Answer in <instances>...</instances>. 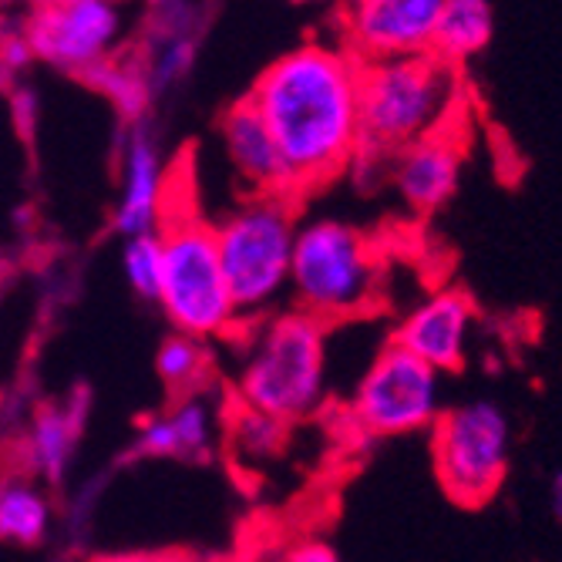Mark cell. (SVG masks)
Returning <instances> with one entry per match:
<instances>
[{
  "label": "cell",
  "mask_w": 562,
  "mask_h": 562,
  "mask_svg": "<svg viewBox=\"0 0 562 562\" xmlns=\"http://www.w3.org/2000/svg\"><path fill=\"white\" fill-rule=\"evenodd\" d=\"M391 182L415 213H435L462 182V142L454 132L428 135L391 159Z\"/></svg>",
  "instance_id": "13"
},
{
  "label": "cell",
  "mask_w": 562,
  "mask_h": 562,
  "mask_svg": "<svg viewBox=\"0 0 562 562\" xmlns=\"http://www.w3.org/2000/svg\"><path fill=\"white\" fill-rule=\"evenodd\" d=\"M324 324L300 311L267 321L239 371L243 404L280 425L314 415L324 404Z\"/></svg>",
  "instance_id": "4"
},
{
  "label": "cell",
  "mask_w": 562,
  "mask_h": 562,
  "mask_svg": "<svg viewBox=\"0 0 562 562\" xmlns=\"http://www.w3.org/2000/svg\"><path fill=\"white\" fill-rule=\"evenodd\" d=\"M267 562H340L334 546L324 539H293L286 546H280L277 552H270Z\"/></svg>",
  "instance_id": "24"
},
{
  "label": "cell",
  "mask_w": 562,
  "mask_h": 562,
  "mask_svg": "<svg viewBox=\"0 0 562 562\" xmlns=\"http://www.w3.org/2000/svg\"><path fill=\"white\" fill-rule=\"evenodd\" d=\"M206 347L202 340H192V337H169L162 347H159V357H156V368H159V378L172 387V391H186L192 387L202 374H206Z\"/></svg>",
  "instance_id": "21"
},
{
  "label": "cell",
  "mask_w": 562,
  "mask_h": 562,
  "mask_svg": "<svg viewBox=\"0 0 562 562\" xmlns=\"http://www.w3.org/2000/svg\"><path fill=\"white\" fill-rule=\"evenodd\" d=\"M552 513L559 516L562 513V479L552 475Z\"/></svg>",
  "instance_id": "27"
},
{
  "label": "cell",
  "mask_w": 562,
  "mask_h": 562,
  "mask_svg": "<svg viewBox=\"0 0 562 562\" xmlns=\"http://www.w3.org/2000/svg\"><path fill=\"white\" fill-rule=\"evenodd\" d=\"M88 85H94L101 94L112 98L115 112L122 115L125 125H138L148 119V109H151V85H148V75H145V65L142 58H132V55H115L109 61H101L98 68L85 71L81 75Z\"/></svg>",
  "instance_id": "17"
},
{
  "label": "cell",
  "mask_w": 562,
  "mask_h": 562,
  "mask_svg": "<svg viewBox=\"0 0 562 562\" xmlns=\"http://www.w3.org/2000/svg\"><path fill=\"white\" fill-rule=\"evenodd\" d=\"M296 311L314 321H340L368 311L381 286V263L371 239L340 220L296 226L290 280Z\"/></svg>",
  "instance_id": "5"
},
{
  "label": "cell",
  "mask_w": 562,
  "mask_h": 562,
  "mask_svg": "<svg viewBox=\"0 0 562 562\" xmlns=\"http://www.w3.org/2000/svg\"><path fill=\"white\" fill-rule=\"evenodd\" d=\"M472 324H475L472 296L458 286H448V290L431 293L425 303H418L415 311L397 324L391 340L404 347L407 353H415L418 361H425L438 374L458 371L465 364Z\"/></svg>",
  "instance_id": "11"
},
{
  "label": "cell",
  "mask_w": 562,
  "mask_h": 562,
  "mask_svg": "<svg viewBox=\"0 0 562 562\" xmlns=\"http://www.w3.org/2000/svg\"><path fill=\"white\" fill-rule=\"evenodd\" d=\"M293 202V195H249L213 223L220 270L239 317L267 311L286 290L296 236Z\"/></svg>",
  "instance_id": "6"
},
{
  "label": "cell",
  "mask_w": 562,
  "mask_h": 562,
  "mask_svg": "<svg viewBox=\"0 0 562 562\" xmlns=\"http://www.w3.org/2000/svg\"><path fill=\"white\" fill-rule=\"evenodd\" d=\"M462 109V75L435 55L361 65V91H357L361 142L353 156L391 162L401 148L454 128Z\"/></svg>",
  "instance_id": "2"
},
{
  "label": "cell",
  "mask_w": 562,
  "mask_h": 562,
  "mask_svg": "<svg viewBox=\"0 0 562 562\" xmlns=\"http://www.w3.org/2000/svg\"><path fill=\"white\" fill-rule=\"evenodd\" d=\"M441 415V374L387 340L353 394L357 428L368 435H407L431 428Z\"/></svg>",
  "instance_id": "8"
},
{
  "label": "cell",
  "mask_w": 562,
  "mask_h": 562,
  "mask_svg": "<svg viewBox=\"0 0 562 562\" xmlns=\"http://www.w3.org/2000/svg\"><path fill=\"white\" fill-rule=\"evenodd\" d=\"M495 37V11L485 0H441L435 37H431V55L445 61L448 68H458L482 50Z\"/></svg>",
  "instance_id": "15"
},
{
  "label": "cell",
  "mask_w": 562,
  "mask_h": 562,
  "mask_svg": "<svg viewBox=\"0 0 562 562\" xmlns=\"http://www.w3.org/2000/svg\"><path fill=\"white\" fill-rule=\"evenodd\" d=\"M109 562H176L166 555H125V559H109Z\"/></svg>",
  "instance_id": "28"
},
{
  "label": "cell",
  "mask_w": 562,
  "mask_h": 562,
  "mask_svg": "<svg viewBox=\"0 0 562 562\" xmlns=\"http://www.w3.org/2000/svg\"><path fill=\"white\" fill-rule=\"evenodd\" d=\"M280 438H283V425L267 415L249 412V407L236 422V441H239L243 454H273L280 448Z\"/></svg>",
  "instance_id": "23"
},
{
  "label": "cell",
  "mask_w": 562,
  "mask_h": 562,
  "mask_svg": "<svg viewBox=\"0 0 562 562\" xmlns=\"http://www.w3.org/2000/svg\"><path fill=\"white\" fill-rule=\"evenodd\" d=\"M192 14L179 24H169V27L156 24V41H151L148 55L142 58L151 94L179 85L192 71V65L199 58V37L192 34Z\"/></svg>",
  "instance_id": "19"
},
{
  "label": "cell",
  "mask_w": 562,
  "mask_h": 562,
  "mask_svg": "<svg viewBox=\"0 0 562 562\" xmlns=\"http://www.w3.org/2000/svg\"><path fill=\"white\" fill-rule=\"evenodd\" d=\"M357 91L361 65L340 44L306 41L277 58L246 94L280 148L293 195L350 166L361 142Z\"/></svg>",
  "instance_id": "1"
},
{
  "label": "cell",
  "mask_w": 562,
  "mask_h": 562,
  "mask_svg": "<svg viewBox=\"0 0 562 562\" xmlns=\"http://www.w3.org/2000/svg\"><path fill=\"white\" fill-rule=\"evenodd\" d=\"M431 428L435 475L451 502L479 508L495 498L513 448V425L502 407L488 397H475L441 412Z\"/></svg>",
  "instance_id": "7"
},
{
  "label": "cell",
  "mask_w": 562,
  "mask_h": 562,
  "mask_svg": "<svg viewBox=\"0 0 562 562\" xmlns=\"http://www.w3.org/2000/svg\"><path fill=\"white\" fill-rule=\"evenodd\" d=\"M125 34V18L109 0H50L27 18L24 41L37 61L61 71L85 75L101 61L115 58Z\"/></svg>",
  "instance_id": "9"
},
{
  "label": "cell",
  "mask_w": 562,
  "mask_h": 562,
  "mask_svg": "<svg viewBox=\"0 0 562 562\" xmlns=\"http://www.w3.org/2000/svg\"><path fill=\"white\" fill-rule=\"evenodd\" d=\"M441 0H357L340 11V47L357 65L431 55Z\"/></svg>",
  "instance_id": "10"
},
{
  "label": "cell",
  "mask_w": 562,
  "mask_h": 562,
  "mask_svg": "<svg viewBox=\"0 0 562 562\" xmlns=\"http://www.w3.org/2000/svg\"><path fill=\"white\" fill-rule=\"evenodd\" d=\"M88 397H75L68 407H41L34 425H31V441H27V465L34 475L44 482H61L75 451V438L85 422Z\"/></svg>",
  "instance_id": "16"
},
{
  "label": "cell",
  "mask_w": 562,
  "mask_h": 562,
  "mask_svg": "<svg viewBox=\"0 0 562 562\" xmlns=\"http://www.w3.org/2000/svg\"><path fill=\"white\" fill-rule=\"evenodd\" d=\"M122 270H125L128 286L142 300H159V280H162V246H159V236L148 233V236L125 239Z\"/></svg>",
  "instance_id": "22"
},
{
  "label": "cell",
  "mask_w": 562,
  "mask_h": 562,
  "mask_svg": "<svg viewBox=\"0 0 562 562\" xmlns=\"http://www.w3.org/2000/svg\"><path fill=\"white\" fill-rule=\"evenodd\" d=\"M31 61H34V55H31V47H27L24 34H8L4 41H0V65H4L8 75L24 71Z\"/></svg>",
  "instance_id": "25"
},
{
  "label": "cell",
  "mask_w": 562,
  "mask_h": 562,
  "mask_svg": "<svg viewBox=\"0 0 562 562\" xmlns=\"http://www.w3.org/2000/svg\"><path fill=\"white\" fill-rule=\"evenodd\" d=\"M176 435L179 458H202L213 445V407L199 394H189L166 415Z\"/></svg>",
  "instance_id": "20"
},
{
  "label": "cell",
  "mask_w": 562,
  "mask_h": 562,
  "mask_svg": "<svg viewBox=\"0 0 562 562\" xmlns=\"http://www.w3.org/2000/svg\"><path fill=\"white\" fill-rule=\"evenodd\" d=\"M14 112H18V125L21 132H34V119H37V94L31 88H21L14 94Z\"/></svg>",
  "instance_id": "26"
},
{
  "label": "cell",
  "mask_w": 562,
  "mask_h": 562,
  "mask_svg": "<svg viewBox=\"0 0 562 562\" xmlns=\"http://www.w3.org/2000/svg\"><path fill=\"white\" fill-rule=\"evenodd\" d=\"M50 505L47 495L24 475L0 479V539L34 546L47 536Z\"/></svg>",
  "instance_id": "18"
},
{
  "label": "cell",
  "mask_w": 562,
  "mask_h": 562,
  "mask_svg": "<svg viewBox=\"0 0 562 562\" xmlns=\"http://www.w3.org/2000/svg\"><path fill=\"white\" fill-rule=\"evenodd\" d=\"M220 135H223L229 166L252 189V195H293L290 172L280 159V148L270 138L260 112L252 109L249 98H239L226 109Z\"/></svg>",
  "instance_id": "14"
},
{
  "label": "cell",
  "mask_w": 562,
  "mask_h": 562,
  "mask_svg": "<svg viewBox=\"0 0 562 562\" xmlns=\"http://www.w3.org/2000/svg\"><path fill=\"white\" fill-rule=\"evenodd\" d=\"M159 220V246H162V280H159V306L182 337L206 340L226 337L239 327V314L226 290L216 229L189 210L162 206Z\"/></svg>",
  "instance_id": "3"
},
{
  "label": "cell",
  "mask_w": 562,
  "mask_h": 562,
  "mask_svg": "<svg viewBox=\"0 0 562 562\" xmlns=\"http://www.w3.org/2000/svg\"><path fill=\"white\" fill-rule=\"evenodd\" d=\"M122 195L115 206V233L125 239L148 236L159 229L162 206H166V166L162 148L151 135L148 122L128 125L125 148H122Z\"/></svg>",
  "instance_id": "12"
}]
</instances>
